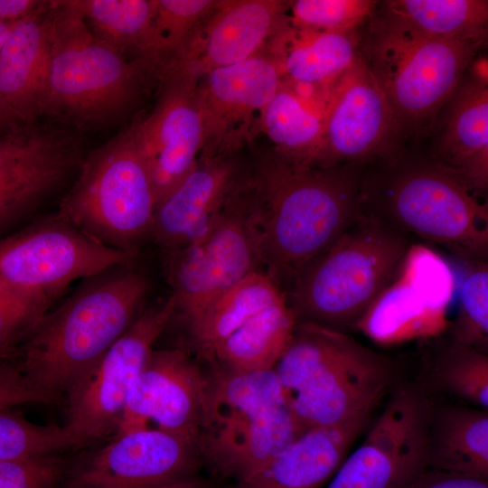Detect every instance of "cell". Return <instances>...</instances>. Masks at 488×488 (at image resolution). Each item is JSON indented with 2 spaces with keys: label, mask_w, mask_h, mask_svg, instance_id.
<instances>
[{
  "label": "cell",
  "mask_w": 488,
  "mask_h": 488,
  "mask_svg": "<svg viewBox=\"0 0 488 488\" xmlns=\"http://www.w3.org/2000/svg\"><path fill=\"white\" fill-rule=\"evenodd\" d=\"M50 1L0 0V22L16 23L44 8Z\"/></svg>",
  "instance_id": "cell-43"
},
{
  "label": "cell",
  "mask_w": 488,
  "mask_h": 488,
  "mask_svg": "<svg viewBox=\"0 0 488 488\" xmlns=\"http://www.w3.org/2000/svg\"><path fill=\"white\" fill-rule=\"evenodd\" d=\"M370 0L290 1L287 23L297 29L316 32H352L371 12Z\"/></svg>",
  "instance_id": "cell-38"
},
{
  "label": "cell",
  "mask_w": 488,
  "mask_h": 488,
  "mask_svg": "<svg viewBox=\"0 0 488 488\" xmlns=\"http://www.w3.org/2000/svg\"><path fill=\"white\" fill-rule=\"evenodd\" d=\"M396 117L369 63L358 57L329 91L314 166L342 165L369 157L380 146Z\"/></svg>",
  "instance_id": "cell-19"
},
{
  "label": "cell",
  "mask_w": 488,
  "mask_h": 488,
  "mask_svg": "<svg viewBox=\"0 0 488 488\" xmlns=\"http://www.w3.org/2000/svg\"><path fill=\"white\" fill-rule=\"evenodd\" d=\"M280 286L266 271L254 272L214 301L188 328L202 358L262 309L286 299Z\"/></svg>",
  "instance_id": "cell-32"
},
{
  "label": "cell",
  "mask_w": 488,
  "mask_h": 488,
  "mask_svg": "<svg viewBox=\"0 0 488 488\" xmlns=\"http://www.w3.org/2000/svg\"><path fill=\"white\" fill-rule=\"evenodd\" d=\"M87 155L81 133L63 125L18 126L0 139V228L28 218L78 175Z\"/></svg>",
  "instance_id": "cell-12"
},
{
  "label": "cell",
  "mask_w": 488,
  "mask_h": 488,
  "mask_svg": "<svg viewBox=\"0 0 488 488\" xmlns=\"http://www.w3.org/2000/svg\"><path fill=\"white\" fill-rule=\"evenodd\" d=\"M326 100L312 89L282 79L263 111L261 132L283 156L314 166L322 141Z\"/></svg>",
  "instance_id": "cell-27"
},
{
  "label": "cell",
  "mask_w": 488,
  "mask_h": 488,
  "mask_svg": "<svg viewBox=\"0 0 488 488\" xmlns=\"http://www.w3.org/2000/svg\"><path fill=\"white\" fill-rule=\"evenodd\" d=\"M478 47L388 20L372 43L369 65L396 117L420 119L452 94Z\"/></svg>",
  "instance_id": "cell-11"
},
{
  "label": "cell",
  "mask_w": 488,
  "mask_h": 488,
  "mask_svg": "<svg viewBox=\"0 0 488 488\" xmlns=\"http://www.w3.org/2000/svg\"><path fill=\"white\" fill-rule=\"evenodd\" d=\"M90 30L158 81L154 18L156 0H71Z\"/></svg>",
  "instance_id": "cell-30"
},
{
  "label": "cell",
  "mask_w": 488,
  "mask_h": 488,
  "mask_svg": "<svg viewBox=\"0 0 488 488\" xmlns=\"http://www.w3.org/2000/svg\"><path fill=\"white\" fill-rule=\"evenodd\" d=\"M69 464L61 454L0 460V488H63Z\"/></svg>",
  "instance_id": "cell-39"
},
{
  "label": "cell",
  "mask_w": 488,
  "mask_h": 488,
  "mask_svg": "<svg viewBox=\"0 0 488 488\" xmlns=\"http://www.w3.org/2000/svg\"><path fill=\"white\" fill-rule=\"evenodd\" d=\"M148 277L116 267L81 281L9 358L41 403L65 402L144 311Z\"/></svg>",
  "instance_id": "cell-2"
},
{
  "label": "cell",
  "mask_w": 488,
  "mask_h": 488,
  "mask_svg": "<svg viewBox=\"0 0 488 488\" xmlns=\"http://www.w3.org/2000/svg\"><path fill=\"white\" fill-rule=\"evenodd\" d=\"M153 81L95 34L71 0L53 1L41 117L80 133L112 127L141 105Z\"/></svg>",
  "instance_id": "cell-4"
},
{
  "label": "cell",
  "mask_w": 488,
  "mask_h": 488,
  "mask_svg": "<svg viewBox=\"0 0 488 488\" xmlns=\"http://www.w3.org/2000/svg\"><path fill=\"white\" fill-rule=\"evenodd\" d=\"M177 312L173 295L144 311L112 345L89 375L65 399L73 447L105 437L118 427L127 399L153 346Z\"/></svg>",
  "instance_id": "cell-13"
},
{
  "label": "cell",
  "mask_w": 488,
  "mask_h": 488,
  "mask_svg": "<svg viewBox=\"0 0 488 488\" xmlns=\"http://www.w3.org/2000/svg\"><path fill=\"white\" fill-rule=\"evenodd\" d=\"M164 254V274L186 326L244 277L265 271L249 173L198 238Z\"/></svg>",
  "instance_id": "cell-9"
},
{
  "label": "cell",
  "mask_w": 488,
  "mask_h": 488,
  "mask_svg": "<svg viewBox=\"0 0 488 488\" xmlns=\"http://www.w3.org/2000/svg\"><path fill=\"white\" fill-rule=\"evenodd\" d=\"M488 144V82L474 86L458 99L441 146L442 164L460 166Z\"/></svg>",
  "instance_id": "cell-34"
},
{
  "label": "cell",
  "mask_w": 488,
  "mask_h": 488,
  "mask_svg": "<svg viewBox=\"0 0 488 488\" xmlns=\"http://www.w3.org/2000/svg\"><path fill=\"white\" fill-rule=\"evenodd\" d=\"M28 402L41 403L15 362L2 359L0 369V410Z\"/></svg>",
  "instance_id": "cell-40"
},
{
  "label": "cell",
  "mask_w": 488,
  "mask_h": 488,
  "mask_svg": "<svg viewBox=\"0 0 488 488\" xmlns=\"http://www.w3.org/2000/svg\"><path fill=\"white\" fill-rule=\"evenodd\" d=\"M371 422L369 414L308 429L250 478L223 488H323Z\"/></svg>",
  "instance_id": "cell-24"
},
{
  "label": "cell",
  "mask_w": 488,
  "mask_h": 488,
  "mask_svg": "<svg viewBox=\"0 0 488 488\" xmlns=\"http://www.w3.org/2000/svg\"><path fill=\"white\" fill-rule=\"evenodd\" d=\"M282 79L328 96L359 57L352 32H316L291 26L286 16L265 43Z\"/></svg>",
  "instance_id": "cell-25"
},
{
  "label": "cell",
  "mask_w": 488,
  "mask_h": 488,
  "mask_svg": "<svg viewBox=\"0 0 488 488\" xmlns=\"http://www.w3.org/2000/svg\"><path fill=\"white\" fill-rule=\"evenodd\" d=\"M249 169L235 155L201 158L155 206L152 237L164 253L198 238L243 185Z\"/></svg>",
  "instance_id": "cell-21"
},
{
  "label": "cell",
  "mask_w": 488,
  "mask_h": 488,
  "mask_svg": "<svg viewBox=\"0 0 488 488\" xmlns=\"http://www.w3.org/2000/svg\"><path fill=\"white\" fill-rule=\"evenodd\" d=\"M433 397L488 411V353L447 336L424 357L416 379Z\"/></svg>",
  "instance_id": "cell-31"
},
{
  "label": "cell",
  "mask_w": 488,
  "mask_h": 488,
  "mask_svg": "<svg viewBox=\"0 0 488 488\" xmlns=\"http://www.w3.org/2000/svg\"><path fill=\"white\" fill-rule=\"evenodd\" d=\"M290 1L218 0L164 69L160 86L196 88L219 68L239 63L258 52L286 16Z\"/></svg>",
  "instance_id": "cell-17"
},
{
  "label": "cell",
  "mask_w": 488,
  "mask_h": 488,
  "mask_svg": "<svg viewBox=\"0 0 488 488\" xmlns=\"http://www.w3.org/2000/svg\"><path fill=\"white\" fill-rule=\"evenodd\" d=\"M296 324L286 298L251 316L202 359L209 365L238 372L274 369Z\"/></svg>",
  "instance_id": "cell-29"
},
{
  "label": "cell",
  "mask_w": 488,
  "mask_h": 488,
  "mask_svg": "<svg viewBox=\"0 0 488 488\" xmlns=\"http://www.w3.org/2000/svg\"><path fill=\"white\" fill-rule=\"evenodd\" d=\"M281 80L276 61L263 49L204 75L195 89L203 129L199 157L232 156L252 141Z\"/></svg>",
  "instance_id": "cell-15"
},
{
  "label": "cell",
  "mask_w": 488,
  "mask_h": 488,
  "mask_svg": "<svg viewBox=\"0 0 488 488\" xmlns=\"http://www.w3.org/2000/svg\"><path fill=\"white\" fill-rule=\"evenodd\" d=\"M408 488H488V480L429 467L423 472Z\"/></svg>",
  "instance_id": "cell-41"
},
{
  "label": "cell",
  "mask_w": 488,
  "mask_h": 488,
  "mask_svg": "<svg viewBox=\"0 0 488 488\" xmlns=\"http://www.w3.org/2000/svg\"><path fill=\"white\" fill-rule=\"evenodd\" d=\"M379 184L376 190L361 187V214L464 262L488 261V200H478L452 169L409 166Z\"/></svg>",
  "instance_id": "cell-7"
},
{
  "label": "cell",
  "mask_w": 488,
  "mask_h": 488,
  "mask_svg": "<svg viewBox=\"0 0 488 488\" xmlns=\"http://www.w3.org/2000/svg\"><path fill=\"white\" fill-rule=\"evenodd\" d=\"M465 264L457 313L446 336L488 353V261Z\"/></svg>",
  "instance_id": "cell-35"
},
{
  "label": "cell",
  "mask_w": 488,
  "mask_h": 488,
  "mask_svg": "<svg viewBox=\"0 0 488 488\" xmlns=\"http://www.w3.org/2000/svg\"><path fill=\"white\" fill-rule=\"evenodd\" d=\"M158 488H221L216 480L211 478L196 477L181 483L169 484Z\"/></svg>",
  "instance_id": "cell-44"
},
{
  "label": "cell",
  "mask_w": 488,
  "mask_h": 488,
  "mask_svg": "<svg viewBox=\"0 0 488 488\" xmlns=\"http://www.w3.org/2000/svg\"><path fill=\"white\" fill-rule=\"evenodd\" d=\"M202 465L197 441L146 427L70 460L63 488H158L199 477Z\"/></svg>",
  "instance_id": "cell-14"
},
{
  "label": "cell",
  "mask_w": 488,
  "mask_h": 488,
  "mask_svg": "<svg viewBox=\"0 0 488 488\" xmlns=\"http://www.w3.org/2000/svg\"><path fill=\"white\" fill-rule=\"evenodd\" d=\"M53 1L32 16L0 22L1 130L33 124L40 104L52 40Z\"/></svg>",
  "instance_id": "cell-22"
},
{
  "label": "cell",
  "mask_w": 488,
  "mask_h": 488,
  "mask_svg": "<svg viewBox=\"0 0 488 488\" xmlns=\"http://www.w3.org/2000/svg\"><path fill=\"white\" fill-rule=\"evenodd\" d=\"M452 170L474 192L488 193V144Z\"/></svg>",
  "instance_id": "cell-42"
},
{
  "label": "cell",
  "mask_w": 488,
  "mask_h": 488,
  "mask_svg": "<svg viewBox=\"0 0 488 488\" xmlns=\"http://www.w3.org/2000/svg\"><path fill=\"white\" fill-rule=\"evenodd\" d=\"M205 381V369L186 350H154L130 389L118 434L154 421L157 428L198 442Z\"/></svg>",
  "instance_id": "cell-18"
},
{
  "label": "cell",
  "mask_w": 488,
  "mask_h": 488,
  "mask_svg": "<svg viewBox=\"0 0 488 488\" xmlns=\"http://www.w3.org/2000/svg\"><path fill=\"white\" fill-rule=\"evenodd\" d=\"M70 447L72 436L65 425H37L14 408L1 409L0 460L61 454Z\"/></svg>",
  "instance_id": "cell-36"
},
{
  "label": "cell",
  "mask_w": 488,
  "mask_h": 488,
  "mask_svg": "<svg viewBox=\"0 0 488 488\" xmlns=\"http://www.w3.org/2000/svg\"><path fill=\"white\" fill-rule=\"evenodd\" d=\"M455 289L446 261L426 244L414 242L356 330L381 343L437 336L446 328Z\"/></svg>",
  "instance_id": "cell-16"
},
{
  "label": "cell",
  "mask_w": 488,
  "mask_h": 488,
  "mask_svg": "<svg viewBox=\"0 0 488 488\" xmlns=\"http://www.w3.org/2000/svg\"><path fill=\"white\" fill-rule=\"evenodd\" d=\"M388 20L425 35L482 45L488 40V0H392Z\"/></svg>",
  "instance_id": "cell-33"
},
{
  "label": "cell",
  "mask_w": 488,
  "mask_h": 488,
  "mask_svg": "<svg viewBox=\"0 0 488 488\" xmlns=\"http://www.w3.org/2000/svg\"><path fill=\"white\" fill-rule=\"evenodd\" d=\"M195 89L160 86V97L151 113L130 125L156 204L188 175L201 155L203 129Z\"/></svg>",
  "instance_id": "cell-20"
},
{
  "label": "cell",
  "mask_w": 488,
  "mask_h": 488,
  "mask_svg": "<svg viewBox=\"0 0 488 488\" xmlns=\"http://www.w3.org/2000/svg\"><path fill=\"white\" fill-rule=\"evenodd\" d=\"M221 488H223V487H221Z\"/></svg>",
  "instance_id": "cell-45"
},
{
  "label": "cell",
  "mask_w": 488,
  "mask_h": 488,
  "mask_svg": "<svg viewBox=\"0 0 488 488\" xmlns=\"http://www.w3.org/2000/svg\"><path fill=\"white\" fill-rule=\"evenodd\" d=\"M217 3L218 0H156L154 35L160 76Z\"/></svg>",
  "instance_id": "cell-37"
},
{
  "label": "cell",
  "mask_w": 488,
  "mask_h": 488,
  "mask_svg": "<svg viewBox=\"0 0 488 488\" xmlns=\"http://www.w3.org/2000/svg\"><path fill=\"white\" fill-rule=\"evenodd\" d=\"M274 370L303 432L373 414L400 380L389 357L312 323L296 324Z\"/></svg>",
  "instance_id": "cell-5"
},
{
  "label": "cell",
  "mask_w": 488,
  "mask_h": 488,
  "mask_svg": "<svg viewBox=\"0 0 488 488\" xmlns=\"http://www.w3.org/2000/svg\"><path fill=\"white\" fill-rule=\"evenodd\" d=\"M433 402L416 379L400 380L325 488H408L430 467Z\"/></svg>",
  "instance_id": "cell-10"
},
{
  "label": "cell",
  "mask_w": 488,
  "mask_h": 488,
  "mask_svg": "<svg viewBox=\"0 0 488 488\" xmlns=\"http://www.w3.org/2000/svg\"><path fill=\"white\" fill-rule=\"evenodd\" d=\"M433 399L430 467L488 480V411Z\"/></svg>",
  "instance_id": "cell-26"
},
{
  "label": "cell",
  "mask_w": 488,
  "mask_h": 488,
  "mask_svg": "<svg viewBox=\"0 0 488 488\" xmlns=\"http://www.w3.org/2000/svg\"><path fill=\"white\" fill-rule=\"evenodd\" d=\"M408 237L360 213L330 247L305 264L285 292L297 323L347 333L389 284L410 245Z\"/></svg>",
  "instance_id": "cell-6"
},
{
  "label": "cell",
  "mask_w": 488,
  "mask_h": 488,
  "mask_svg": "<svg viewBox=\"0 0 488 488\" xmlns=\"http://www.w3.org/2000/svg\"><path fill=\"white\" fill-rule=\"evenodd\" d=\"M303 433L288 404L270 412L200 431L198 447L212 479L243 482Z\"/></svg>",
  "instance_id": "cell-23"
},
{
  "label": "cell",
  "mask_w": 488,
  "mask_h": 488,
  "mask_svg": "<svg viewBox=\"0 0 488 488\" xmlns=\"http://www.w3.org/2000/svg\"><path fill=\"white\" fill-rule=\"evenodd\" d=\"M138 251L92 239L59 212L38 219L0 244V352L11 358L54 302L78 279L135 266Z\"/></svg>",
  "instance_id": "cell-3"
},
{
  "label": "cell",
  "mask_w": 488,
  "mask_h": 488,
  "mask_svg": "<svg viewBox=\"0 0 488 488\" xmlns=\"http://www.w3.org/2000/svg\"><path fill=\"white\" fill-rule=\"evenodd\" d=\"M156 200L132 127L91 152L58 212L97 241L138 251L152 237Z\"/></svg>",
  "instance_id": "cell-8"
},
{
  "label": "cell",
  "mask_w": 488,
  "mask_h": 488,
  "mask_svg": "<svg viewBox=\"0 0 488 488\" xmlns=\"http://www.w3.org/2000/svg\"><path fill=\"white\" fill-rule=\"evenodd\" d=\"M205 376L200 431L265 414L288 404L274 369L238 372L207 364Z\"/></svg>",
  "instance_id": "cell-28"
},
{
  "label": "cell",
  "mask_w": 488,
  "mask_h": 488,
  "mask_svg": "<svg viewBox=\"0 0 488 488\" xmlns=\"http://www.w3.org/2000/svg\"><path fill=\"white\" fill-rule=\"evenodd\" d=\"M249 174L264 270L283 289L358 219L361 183L349 165L301 164L274 149Z\"/></svg>",
  "instance_id": "cell-1"
}]
</instances>
